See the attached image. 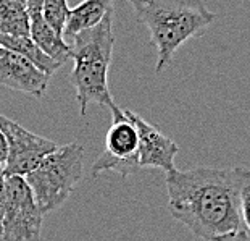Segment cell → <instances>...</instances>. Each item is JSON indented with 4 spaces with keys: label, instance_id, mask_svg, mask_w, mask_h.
I'll list each match as a JSON object with an SVG mask.
<instances>
[{
    "label": "cell",
    "instance_id": "18",
    "mask_svg": "<svg viewBox=\"0 0 250 241\" xmlns=\"http://www.w3.org/2000/svg\"><path fill=\"white\" fill-rule=\"evenodd\" d=\"M215 241H249V233L246 230H239V232H232L225 235V237L216 238Z\"/></svg>",
    "mask_w": 250,
    "mask_h": 241
},
{
    "label": "cell",
    "instance_id": "21",
    "mask_svg": "<svg viewBox=\"0 0 250 241\" xmlns=\"http://www.w3.org/2000/svg\"><path fill=\"white\" fill-rule=\"evenodd\" d=\"M249 241H250V235H249Z\"/></svg>",
    "mask_w": 250,
    "mask_h": 241
},
{
    "label": "cell",
    "instance_id": "19",
    "mask_svg": "<svg viewBox=\"0 0 250 241\" xmlns=\"http://www.w3.org/2000/svg\"><path fill=\"white\" fill-rule=\"evenodd\" d=\"M42 3H44V0H28V2H26V7H28L29 15L41 12V10H42Z\"/></svg>",
    "mask_w": 250,
    "mask_h": 241
},
{
    "label": "cell",
    "instance_id": "5",
    "mask_svg": "<svg viewBox=\"0 0 250 241\" xmlns=\"http://www.w3.org/2000/svg\"><path fill=\"white\" fill-rule=\"evenodd\" d=\"M111 126L105 136V149L95 160L90 173L97 176L104 172H115L126 178L141 170L139 165V133L134 123L115 102L110 105Z\"/></svg>",
    "mask_w": 250,
    "mask_h": 241
},
{
    "label": "cell",
    "instance_id": "3",
    "mask_svg": "<svg viewBox=\"0 0 250 241\" xmlns=\"http://www.w3.org/2000/svg\"><path fill=\"white\" fill-rule=\"evenodd\" d=\"M113 12L110 10L99 24L71 37L74 65L70 83L76 88L81 115H86L90 104L110 107L115 102L108 89V70L115 46Z\"/></svg>",
    "mask_w": 250,
    "mask_h": 241
},
{
    "label": "cell",
    "instance_id": "11",
    "mask_svg": "<svg viewBox=\"0 0 250 241\" xmlns=\"http://www.w3.org/2000/svg\"><path fill=\"white\" fill-rule=\"evenodd\" d=\"M110 10H113V0H83L70 10L63 37H74L81 31L99 24Z\"/></svg>",
    "mask_w": 250,
    "mask_h": 241
},
{
    "label": "cell",
    "instance_id": "13",
    "mask_svg": "<svg viewBox=\"0 0 250 241\" xmlns=\"http://www.w3.org/2000/svg\"><path fill=\"white\" fill-rule=\"evenodd\" d=\"M0 33L29 36V12L18 0H0Z\"/></svg>",
    "mask_w": 250,
    "mask_h": 241
},
{
    "label": "cell",
    "instance_id": "4",
    "mask_svg": "<svg viewBox=\"0 0 250 241\" xmlns=\"http://www.w3.org/2000/svg\"><path fill=\"white\" fill-rule=\"evenodd\" d=\"M83 172L84 147L78 143H70L50 152L33 172L24 176V180L45 216L65 204L83 180Z\"/></svg>",
    "mask_w": 250,
    "mask_h": 241
},
{
    "label": "cell",
    "instance_id": "16",
    "mask_svg": "<svg viewBox=\"0 0 250 241\" xmlns=\"http://www.w3.org/2000/svg\"><path fill=\"white\" fill-rule=\"evenodd\" d=\"M5 183H7V175L5 170L0 169V240H2V222L5 212Z\"/></svg>",
    "mask_w": 250,
    "mask_h": 241
},
{
    "label": "cell",
    "instance_id": "17",
    "mask_svg": "<svg viewBox=\"0 0 250 241\" xmlns=\"http://www.w3.org/2000/svg\"><path fill=\"white\" fill-rule=\"evenodd\" d=\"M8 141L7 138H5V135L2 131H0V169L5 170V167H7V160H8Z\"/></svg>",
    "mask_w": 250,
    "mask_h": 241
},
{
    "label": "cell",
    "instance_id": "8",
    "mask_svg": "<svg viewBox=\"0 0 250 241\" xmlns=\"http://www.w3.org/2000/svg\"><path fill=\"white\" fill-rule=\"evenodd\" d=\"M50 76L33 62L5 46H0V84L34 97H44Z\"/></svg>",
    "mask_w": 250,
    "mask_h": 241
},
{
    "label": "cell",
    "instance_id": "14",
    "mask_svg": "<svg viewBox=\"0 0 250 241\" xmlns=\"http://www.w3.org/2000/svg\"><path fill=\"white\" fill-rule=\"evenodd\" d=\"M70 10L71 8L68 7V0H44L41 13L50 28L63 36L68 17H70Z\"/></svg>",
    "mask_w": 250,
    "mask_h": 241
},
{
    "label": "cell",
    "instance_id": "9",
    "mask_svg": "<svg viewBox=\"0 0 250 241\" xmlns=\"http://www.w3.org/2000/svg\"><path fill=\"white\" fill-rule=\"evenodd\" d=\"M139 133V165L141 169H160L165 173L174 170L178 144L137 114L126 110Z\"/></svg>",
    "mask_w": 250,
    "mask_h": 241
},
{
    "label": "cell",
    "instance_id": "6",
    "mask_svg": "<svg viewBox=\"0 0 250 241\" xmlns=\"http://www.w3.org/2000/svg\"><path fill=\"white\" fill-rule=\"evenodd\" d=\"M44 212L37 206L33 190L24 176H7L5 212L2 222L3 241H39Z\"/></svg>",
    "mask_w": 250,
    "mask_h": 241
},
{
    "label": "cell",
    "instance_id": "15",
    "mask_svg": "<svg viewBox=\"0 0 250 241\" xmlns=\"http://www.w3.org/2000/svg\"><path fill=\"white\" fill-rule=\"evenodd\" d=\"M241 216L244 225L250 232V183L244 186L241 191Z\"/></svg>",
    "mask_w": 250,
    "mask_h": 241
},
{
    "label": "cell",
    "instance_id": "10",
    "mask_svg": "<svg viewBox=\"0 0 250 241\" xmlns=\"http://www.w3.org/2000/svg\"><path fill=\"white\" fill-rule=\"evenodd\" d=\"M29 36L42 52L57 60L60 65L73 55V49L66 44L65 37L50 28L41 12L29 15Z\"/></svg>",
    "mask_w": 250,
    "mask_h": 241
},
{
    "label": "cell",
    "instance_id": "1",
    "mask_svg": "<svg viewBox=\"0 0 250 241\" xmlns=\"http://www.w3.org/2000/svg\"><path fill=\"white\" fill-rule=\"evenodd\" d=\"M250 170L192 169L167 172L168 211L195 237L215 241L242 228L241 191Z\"/></svg>",
    "mask_w": 250,
    "mask_h": 241
},
{
    "label": "cell",
    "instance_id": "7",
    "mask_svg": "<svg viewBox=\"0 0 250 241\" xmlns=\"http://www.w3.org/2000/svg\"><path fill=\"white\" fill-rule=\"evenodd\" d=\"M0 131L7 138L10 149L7 167H5L7 176H26L58 147L54 141L34 135L3 115H0Z\"/></svg>",
    "mask_w": 250,
    "mask_h": 241
},
{
    "label": "cell",
    "instance_id": "12",
    "mask_svg": "<svg viewBox=\"0 0 250 241\" xmlns=\"http://www.w3.org/2000/svg\"><path fill=\"white\" fill-rule=\"evenodd\" d=\"M0 46L8 47V49L15 50L24 58H28L29 62H33L37 68H41L49 76H52L62 67L57 60L42 52L39 46L31 39V36H10L0 33Z\"/></svg>",
    "mask_w": 250,
    "mask_h": 241
},
{
    "label": "cell",
    "instance_id": "20",
    "mask_svg": "<svg viewBox=\"0 0 250 241\" xmlns=\"http://www.w3.org/2000/svg\"><path fill=\"white\" fill-rule=\"evenodd\" d=\"M18 2H23V3H26V2H28V0H18Z\"/></svg>",
    "mask_w": 250,
    "mask_h": 241
},
{
    "label": "cell",
    "instance_id": "2",
    "mask_svg": "<svg viewBox=\"0 0 250 241\" xmlns=\"http://www.w3.org/2000/svg\"><path fill=\"white\" fill-rule=\"evenodd\" d=\"M146 26L157 50L155 73L160 74L184 42L207 33L216 15L204 0H127Z\"/></svg>",
    "mask_w": 250,
    "mask_h": 241
}]
</instances>
